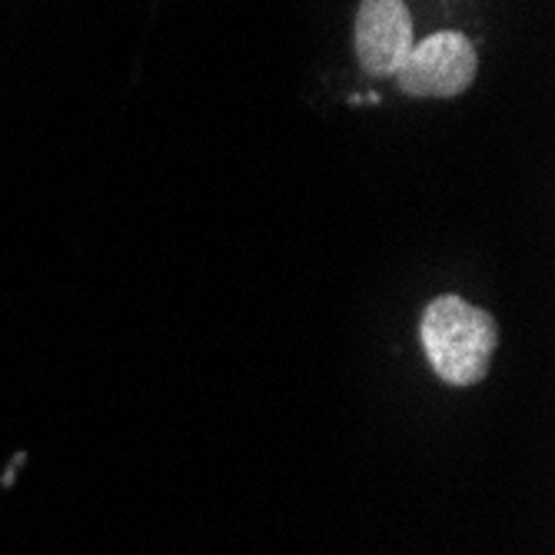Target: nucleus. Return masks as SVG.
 I'll return each mask as SVG.
<instances>
[{
  "instance_id": "nucleus-1",
  "label": "nucleus",
  "mask_w": 555,
  "mask_h": 555,
  "mask_svg": "<svg viewBox=\"0 0 555 555\" xmlns=\"http://www.w3.org/2000/svg\"><path fill=\"white\" fill-rule=\"evenodd\" d=\"M420 339L433 373L446 386H476L489 373L499 326L463 296H436L423 310Z\"/></svg>"
},
{
  "instance_id": "nucleus-2",
  "label": "nucleus",
  "mask_w": 555,
  "mask_h": 555,
  "mask_svg": "<svg viewBox=\"0 0 555 555\" xmlns=\"http://www.w3.org/2000/svg\"><path fill=\"white\" fill-rule=\"evenodd\" d=\"M479 70V54L466 34L439 30L410 47L406 61L396 70L399 90L410 96L449 100L469 90Z\"/></svg>"
},
{
  "instance_id": "nucleus-3",
  "label": "nucleus",
  "mask_w": 555,
  "mask_h": 555,
  "mask_svg": "<svg viewBox=\"0 0 555 555\" xmlns=\"http://www.w3.org/2000/svg\"><path fill=\"white\" fill-rule=\"evenodd\" d=\"M352 37H357V57L366 74L396 77L416 43L406 0H363Z\"/></svg>"
}]
</instances>
